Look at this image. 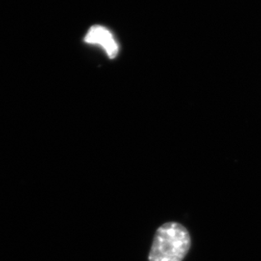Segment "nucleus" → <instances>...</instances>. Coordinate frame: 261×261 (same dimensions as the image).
<instances>
[{
	"label": "nucleus",
	"instance_id": "2",
	"mask_svg": "<svg viewBox=\"0 0 261 261\" xmlns=\"http://www.w3.org/2000/svg\"><path fill=\"white\" fill-rule=\"evenodd\" d=\"M85 42L91 44H98L106 50L109 57L113 59L117 56L118 44L111 32L102 25H93L86 35Z\"/></svg>",
	"mask_w": 261,
	"mask_h": 261
},
{
	"label": "nucleus",
	"instance_id": "1",
	"mask_svg": "<svg viewBox=\"0 0 261 261\" xmlns=\"http://www.w3.org/2000/svg\"><path fill=\"white\" fill-rule=\"evenodd\" d=\"M191 247V238L185 226L167 222L159 227L148 255L149 261H182Z\"/></svg>",
	"mask_w": 261,
	"mask_h": 261
}]
</instances>
